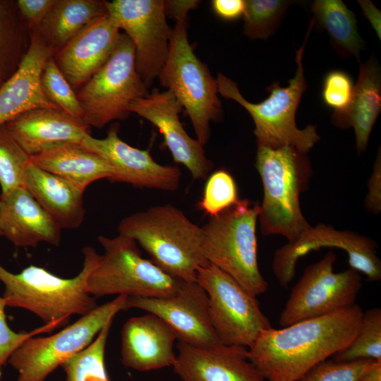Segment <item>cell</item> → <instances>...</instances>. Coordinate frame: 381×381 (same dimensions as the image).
Instances as JSON below:
<instances>
[{
    "instance_id": "obj_1",
    "label": "cell",
    "mask_w": 381,
    "mask_h": 381,
    "mask_svg": "<svg viewBox=\"0 0 381 381\" xmlns=\"http://www.w3.org/2000/svg\"><path fill=\"white\" fill-rule=\"evenodd\" d=\"M363 311L359 306L262 331L248 348L250 361L267 381H296L348 346Z\"/></svg>"
},
{
    "instance_id": "obj_2",
    "label": "cell",
    "mask_w": 381,
    "mask_h": 381,
    "mask_svg": "<svg viewBox=\"0 0 381 381\" xmlns=\"http://www.w3.org/2000/svg\"><path fill=\"white\" fill-rule=\"evenodd\" d=\"M83 253L81 270L68 279L36 265L12 273L0 265V281L5 287L3 298L6 306L32 313L52 330L66 325L72 315L82 316L94 309L97 304L87 291V281L101 255L90 246L83 248Z\"/></svg>"
},
{
    "instance_id": "obj_3",
    "label": "cell",
    "mask_w": 381,
    "mask_h": 381,
    "mask_svg": "<svg viewBox=\"0 0 381 381\" xmlns=\"http://www.w3.org/2000/svg\"><path fill=\"white\" fill-rule=\"evenodd\" d=\"M119 234L133 239L152 260L171 275L197 282L208 264L203 250V231L179 208L167 204L151 207L121 219Z\"/></svg>"
},
{
    "instance_id": "obj_4",
    "label": "cell",
    "mask_w": 381,
    "mask_h": 381,
    "mask_svg": "<svg viewBox=\"0 0 381 381\" xmlns=\"http://www.w3.org/2000/svg\"><path fill=\"white\" fill-rule=\"evenodd\" d=\"M255 167L263 187L258 218L262 233L295 241L311 225L303 216L300 195L308 186L312 168L306 153L289 145L258 146Z\"/></svg>"
},
{
    "instance_id": "obj_5",
    "label": "cell",
    "mask_w": 381,
    "mask_h": 381,
    "mask_svg": "<svg viewBox=\"0 0 381 381\" xmlns=\"http://www.w3.org/2000/svg\"><path fill=\"white\" fill-rule=\"evenodd\" d=\"M313 28L311 20L302 46L296 50L297 69L295 76L286 87H282L279 81L267 87L270 95L261 102L252 103L246 100L237 83L224 75L218 73L216 78L218 93L238 103L252 117L258 146L276 148L289 145L307 153L320 139L316 126L309 125L299 129L295 120L301 98L307 88L302 58Z\"/></svg>"
},
{
    "instance_id": "obj_6",
    "label": "cell",
    "mask_w": 381,
    "mask_h": 381,
    "mask_svg": "<svg viewBox=\"0 0 381 381\" xmlns=\"http://www.w3.org/2000/svg\"><path fill=\"white\" fill-rule=\"evenodd\" d=\"M259 205L239 200L210 217L202 227V250L210 264L222 270L255 296L268 284L258 262L256 226Z\"/></svg>"
},
{
    "instance_id": "obj_7",
    "label": "cell",
    "mask_w": 381,
    "mask_h": 381,
    "mask_svg": "<svg viewBox=\"0 0 381 381\" xmlns=\"http://www.w3.org/2000/svg\"><path fill=\"white\" fill-rule=\"evenodd\" d=\"M169 50L158 78L188 116L196 139L204 146L210 138V123L222 116L216 78L195 54L188 41L187 18L175 20Z\"/></svg>"
},
{
    "instance_id": "obj_8",
    "label": "cell",
    "mask_w": 381,
    "mask_h": 381,
    "mask_svg": "<svg viewBox=\"0 0 381 381\" xmlns=\"http://www.w3.org/2000/svg\"><path fill=\"white\" fill-rule=\"evenodd\" d=\"M104 250L90 274L87 291L95 298L108 295L160 297L175 292L186 282L144 258L132 238L119 234L98 236Z\"/></svg>"
},
{
    "instance_id": "obj_9",
    "label": "cell",
    "mask_w": 381,
    "mask_h": 381,
    "mask_svg": "<svg viewBox=\"0 0 381 381\" xmlns=\"http://www.w3.org/2000/svg\"><path fill=\"white\" fill-rule=\"evenodd\" d=\"M147 89L136 69L134 45L121 33L107 61L76 93L83 121L89 127L102 128L111 121L124 120L131 104L146 96Z\"/></svg>"
},
{
    "instance_id": "obj_10",
    "label": "cell",
    "mask_w": 381,
    "mask_h": 381,
    "mask_svg": "<svg viewBox=\"0 0 381 381\" xmlns=\"http://www.w3.org/2000/svg\"><path fill=\"white\" fill-rule=\"evenodd\" d=\"M127 299L126 296H118L97 305L57 333L27 339L8 361L18 372L16 381H44L64 362L87 347L119 312L129 309Z\"/></svg>"
},
{
    "instance_id": "obj_11",
    "label": "cell",
    "mask_w": 381,
    "mask_h": 381,
    "mask_svg": "<svg viewBox=\"0 0 381 381\" xmlns=\"http://www.w3.org/2000/svg\"><path fill=\"white\" fill-rule=\"evenodd\" d=\"M196 281L207 293L210 321L220 344L249 348L272 327L256 296L222 270L208 264L199 269Z\"/></svg>"
},
{
    "instance_id": "obj_12",
    "label": "cell",
    "mask_w": 381,
    "mask_h": 381,
    "mask_svg": "<svg viewBox=\"0 0 381 381\" xmlns=\"http://www.w3.org/2000/svg\"><path fill=\"white\" fill-rule=\"evenodd\" d=\"M336 258L329 250L320 260L305 268L280 314L279 324L282 327L356 304L362 288L361 277L351 267L334 272Z\"/></svg>"
},
{
    "instance_id": "obj_13",
    "label": "cell",
    "mask_w": 381,
    "mask_h": 381,
    "mask_svg": "<svg viewBox=\"0 0 381 381\" xmlns=\"http://www.w3.org/2000/svg\"><path fill=\"white\" fill-rule=\"evenodd\" d=\"M107 12L135 48V66L147 88L159 77L169 50L172 29L163 0L106 1Z\"/></svg>"
},
{
    "instance_id": "obj_14",
    "label": "cell",
    "mask_w": 381,
    "mask_h": 381,
    "mask_svg": "<svg viewBox=\"0 0 381 381\" xmlns=\"http://www.w3.org/2000/svg\"><path fill=\"white\" fill-rule=\"evenodd\" d=\"M331 247L344 250L350 267L362 272L371 282L381 279V261L377 255V243L351 231L337 230L330 225L310 226L294 242L278 248L272 268L282 287H287L296 274L297 261L309 252Z\"/></svg>"
},
{
    "instance_id": "obj_15",
    "label": "cell",
    "mask_w": 381,
    "mask_h": 381,
    "mask_svg": "<svg viewBox=\"0 0 381 381\" xmlns=\"http://www.w3.org/2000/svg\"><path fill=\"white\" fill-rule=\"evenodd\" d=\"M127 303L128 308L160 318L173 329L178 341L200 346L219 343L210 321L207 293L197 282H184L165 296H128Z\"/></svg>"
},
{
    "instance_id": "obj_16",
    "label": "cell",
    "mask_w": 381,
    "mask_h": 381,
    "mask_svg": "<svg viewBox=\"0 0 381 381\" xmlns=\"http://www.w3.org/2000/svg\"><path fill=\"white\" fill-rule=\"evenodd\" d=\"M81 144L103 157L113 168L110 182L165 191L176 190L180 186L181 172L178 167L162 165L149 150L133 147L122 140L117 126L110 128L105 138L98 139L90 134Z\"/></svg>"
},
{
    "instance_id": "obj_17",
    "label": "cell",
    "mask_w": 381,
    "mask_h": 381,
    "mask_svg": "<svg viewBox=\"0 0 381 381\" xmlns=\"http://www.w3.org/2000/svg\"><path fill=\"white\" fill-rule=\"evenodd\" d=\"M182 109L170 91L158 89L135 99L129 107L130 113L145 119L159 130L175 162L185 166L193 179L204 180L213 164L206 157L203 145L183 128L179 119Z\"/></svg>"
},
{
    "instance_id": "obj_18",
    "label": "cell",
    "mask_w": 381,
    "mask_h": 381,
    "mask_svg": "<svg viewBox=\"0 0 381 381\" xmlns=\"http://www.w3.org/2000/svg\"><path fill=\"white\" fill-rule=\"evenodd\" d=\"M176 348L172 367L182 381H266L250 361L246 347L179 341Z\"/></svg>"
},
{
    "instance_id": "obj_19",
    "label": "cell",
    "mask_w": 381,
    "mask_h": 381,
    "mask_svg": "<svg viewBox=\"0 0 381 381\" xmlns=\"http://www.w3.org/2000/svg\"><path fill=\"white\" fill-rule=\"evenodd\" d=\"M120 34L107 12L88 23L53 54L73 90H79L105 64Z\"/></svg>"
},
{
    "instance_id": "obj_20",
    "label": "cell",
    "mask_w": 381,
    "mask_h": 381,
    "mask_svg": "<svg viewBox=\"0 0 381 381\" xmlns=\"http://www.w3.org/2000/svg\"><path fill=\"white\" fill-rule=\"evenodd\" d=\"M177 336L158 316L149 313L132 317L121 332V357L125 367L149 371L172 366Z\"/></svg>"
},
{
    "instance_id": "obj_21",
    "label": "cell",
    "mask_w": 381,
    "mask_h": 381,
    "mask_svg": "<svg viewBox=\"0 0 381 381\" xmlns=\"http://www.w3.org/2000/svg\"><path fill=\"white\" fill-rule=\"evenodd\" d=\"M34 30L18 67L0 87V127L37 108L58 109L44 95L40 85L43 66L53 51Z\"/></svg>"
},
{
    "instance_id": "obj_22",
    "label": "cell",
    "mask_w": 381,
    "mask_h": 381,
    "mask_svg": "<svg viewBox=\"0 0 381 381\" xmlns=\"http://www.w3.org/2000/svg\"><path fill=\"white\" fill-rule=\"evenodd\" d=\"M61 230L25 187L0 197V231L16 247L58 246Z\"/></svg>"
},
{
    "instance_id": "obj_23",
    "label": "cell",
    "mask_w": 381,
    "mask_h": 381,
    "mask_svg": "<svg viewBox=\"0 0 381 381\" xmlns=\"http://www.w3.org/2000/svg\"><path fill=\"white\" fill-rule=\"evenodd\" d=\"M5 126L30 156L58 143H82L90 135L83 121L52 108L32 109Z\"/></svg>"
},
{
    "instance_id": "obj_24",
    "label": "cell",
    "mask_w": 381,
    "mask_h": 381,
    "mask_svg": "<svg viewBox=\"0 0 381 381\" xmlns=\"http://www.w3.org/2000/svg\"><path fill=\"white\" fill-rule=\"evenodd\" d=\"M23 187L61 229H76L82 224L84 192L71 182L31 162L25 172Z\"/></svg>"
},
{
    "instance_id": "obj_25",
    "label": "cell",
    "mask_w": 381,
    "mask_h": 381,
    "mask_svg": "<svg viewBox=\"0 0 381 381\" xmlns=\"http://www.w3.org/2000/svg\"><path fill=\"white\" fill-rule=\"evenodd\" d=\"M381 109V73L371 57L361 63L351 100L347 108L333 113L332 121L340 128L352 127L358 155L366 149L369 137Z\"/></svg>"
},
{
    "instance_id": "obj_26",
    "label": "cell",
    "mask_w": 381,
    "mask_h": 381,
    "mask_svg": "<svg viewBox=\"0 0 381 381\" xmlns=\"http://www.w3.org/2000/svg\"><path fill=\"white\" fill-rule=\"evenodd\" d=\"M32 164L77 186L83 192L92 183L114 175V169L101 156L81 143H61L30 156Z\"/></svg>"
},
{
    "instance_id": "obj_27",
    "label": "cell",
    "mask_w": 381,
    "mask_h": 381,
    "mask_svg": "<svg viewBox=\"0 0 381 381\" xmlns=\"http://www.w3.org/2000/svg\"><path fill=\"white\" fill-rule=\"evenodd\" d=\"M107 13L104 1L56 0L45 18L33 30L54 54L88 23Z\"/></svg>"
},
{
    "instance_id": "obj_28",
    "label": "cell",
    "mask_w": 381,
    "mask_h": 381,
    "mask_svg": "<svg viewBox=\"0 0 381 381\" xmlns=\"http://www.w3.org/2000/svg\"><path fill=\"white\" fill-rule=\"evenodd\" d=\"M313 26L325 30L334 48L343 56L359 60L364 42L360 37L353 13L341 0H317L312 4Z\"/></svg>"
},
{
    "instance_id": "obj_29",
    "label": "cell",
    "mask_w": 381,
    "mask_h": 381,
    "mask_svg": "<svg viewBox=\"0 0 381 381\" xmlns=\"http://www.w3.org/2000/svg\"><path fill=\"white\" fill-rule=\"evenodd\" d=\"M26 28L16 1L0 0V87L16 71L28 49Z\"/></svg>"
},
{
    "instance_id": "obj_30",
    "label": "cell",
    "mask_w": 381,
    "mask_h": 381,
    "mask_svg": "<svg viewBox=\"0 0 381 381\" xmlns=\"http://www.w3.org/2000/svg\"><path fill=\"white\" fill-rule=\"evenodd\" d=\"M112 322L109 321L87 347L61 364L65 381H110L105 365V349Z\"/></svg>"
},
{
    "instance_id": "obj_31",
    "label": "cell",
    "mask_w": 381,
    "mask_h": 381,
    "mask_svg": "<svg viewBox=\"0 0 381 381\" xmlns=\"http://www.w3.org/2000/svg\"><path fill=\"white\" fill-rule=\"evenodd\" d=\"M336 361L358 360L381 361V309L374 308L363 313L358 332L344 349L333 356Z\"/></svg>"
},
{
    "instance_id": "obj_32",
    "label": "cell",
    "mask_w": 381,
    "mask_h": 381,
    "mask_svg": "<svg viewBox=\"0 0 381 381\" xmlns=\"http://www.w3.org/2000/svg\"><path fill=\"white\" fill-rule=\"evenodd\" d=\"M30 156L13 137L6 126L0 127V197L23 186Z\"/></svg>"
},
{
    "instance_id": "obj_33",
    "label": "cell",
    "mask_w": 381,
    "mask_h": 381,
    "mask_svg": "<svg viewBox=\"0 0 381 381\" xmlns=\"http://www.w3.org/2000/svg\"><path fill=\"white\" fill-rule=\"evenodd\" d=\"M290 1L247 0L243 13L244 34L250 39L268 38L276 30Z\"/></svg>"
},
{
    "instance_id": "obj_34",
    "label": "cell",
    "mask_w": 381,
    "mask_h": 381,
    "mask_svg": "<svg viewBox=\"0 0 381 381\" xmlns=\"http://www.w3.org/2000/svg\"><path fill=\"white\" fill-rule=\"evenodd\" d=\"M40 85L50 102L67 114L83 121V110L76 93L57 66L53 55L43 66Z\"/></svg>"
},
{
    "instance_id": "obj_35",
    "label": "cell",
    "mask_w": 381,
    "mask_h": 381,
    "mask_svg": "<svg viewBox=\"0 0 381 381\" xmlns=\"http://www.w3.org/2000/svg\"><path fill=\"white\" fill-rule=\"evenodd\" d=\"M239 200L233 176L227 171L219 169L207 176L198 207L212 217L233 206Z\"/></svg>"
},
{
    "instance_id": "obj_36",
    "label": "cell",
    "mask_w": 381,
    "mask_h": 381,
    "mask_svg": "<svg viewBox=\"0 0 381 381\" xmlns=\"http://www.w3.org/2000/svg\"><path fill=\"white\" fill-rule=\"evenodd\" d=\"M373 361L341 362L327 359L312 367L296 381H356Z\"/></svg>"
},
{
    "instance_id": "obj_37",
    "label": "cell",
    "mask_w": 381,
    "mask_h": 381,
    "mask_svg": "<svg viewBox=\"0 0 381 381\" xmlns=\"http://www.w3.org/2000/svg\"><path fill=\"white\" fill-rule=\"evenodd\" d=\"M354 90L351 77L341 70H332L322 80L321 97L333 113L341 112L349 106Z\"/></svg>"
},
{
    "instance_id": "obj_38",
    "label": "cell",
    "mask_w": 381,
    "mask_h": 381,
    "mask_svg": "<svg viewBox=\"0 0 381 381\" xmlns=\"http://www.w3.org/2000/svg\"><path fill=\"white\" fill-rule=\"evenodd\" d=\"M6 303L0 296V372L14 351L28 338L42 332H51L52 330L46 325L31 332H16L8 326L5 308Z\"/></svg>"
},
{
    "instance_id": "obj_39",
    "label": "cell",
    "mask_w": 381,
    "mask_h": 381,
    "mask_svg": "<svg viewBox=\"0 0 381 381\" xmlns=\"http://www.w3.org/2000/svg\"><path fill=\"white\" fill-rule=\"evenodd\" d=\"M56 0H18V8L28 28L35 29L49 12Z\"/></svg>"
},
{
    "instance_id": "obj_40",
    "label": "cell",
    "mask_w": 381,
    "mask_h": 381,
    "mask_svg": "<svg viewBox=\"0 0 381 381\" xmlns=\"http://www.w3.org/2000/svg\"><path fill=\"white\" fill-rule=\"evenodd\" d=\"M369 191L365 200L366 210L373 214L381 211V155L380 148L377 152L372 174L368 180Z\"/></svg>"
},
{
    "instance_id": "obj_41",
    "label": "cell",
    "mask_w": 381,
    "mask_h": 381,
    "mask_svg": "<svg viewBox=\"0 0 381 381\" xmlns=\"http://www.w3.org/2000/svg\"><path fill=\"white\" fill-rule=\"evenodd\" d=\"M246 1L243 0H213L212 8L214 13L225 20H236L243 16Z\"/></svg>"
},
{
    "instance_id": "obj_42",
    "label": "cell",
    "mask_w": 381,
    "mask_h": 381,
    "mask_svg": "<svg viewBox=\"0 0 381 381\" xmlns=\"http://www.w3.org/2000/svg\"><path fill=\"white\" fill-rule=\"evenodd\" d=\"M200 2V1L195 0L164 1L166 15L174 20L179 18H187L188 12L196 8Z\"/></svg>"
},
{
    "instance_id": "obj_43",
    "label": "cell",
    "mask_w": 381,
    "mask_h": 381,
    "mask_svg": "<svg viewBox=\"0 0 381 381\" xmlns=\"http://www.w3.org/2000/svg\"><path fill=\"white\" fill-rule=\"evenodd\" d=\"M363 16L369 21L377 36L381 38V13L380 11L369 0L357 1Z\"/></svg>"
},
{
    "instance_id": "obj_44",
    "label": "cell",
    "mask_w": 381,
    "mask_h": 381,
    "mask_svg": "<svg viewBox=\"0 0 381 381\" xmlns=\"http://www.w3.org/2000/svg\"><path fill=\"white\" fill-rule=\"evenodd\" d=\"M356 381H381V361H373Z\"/></svg>"
},
{
    "instance_id": "obj_45",
    "label": "cell",
    "mask_w": 381,
    "mask_h": 381,
    "mask_svg": "<svg viewBox=\"0 0 381 381\" xmlns=\"http://www.w3.org/2000/svg\"><path fill=\"white\" fill-rule=\"evenodd\" d=\"M3 236V235H2V233H1V231H0V236Z\"/></svg>"
}]
</instances>
